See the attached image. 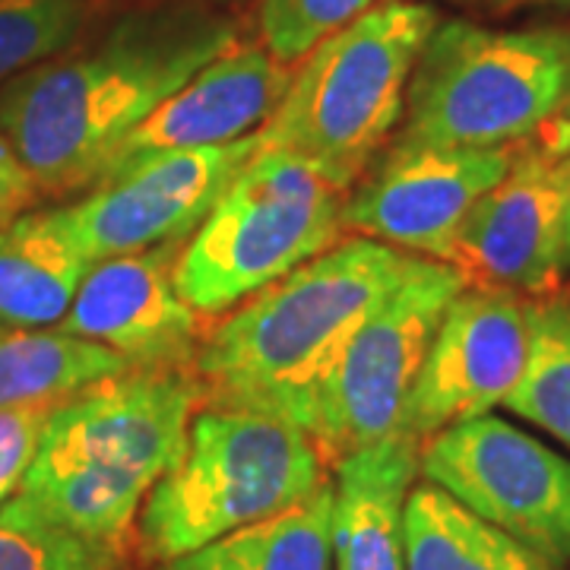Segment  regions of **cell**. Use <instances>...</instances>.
Returning <instances> with one entry per match:
<instances>
[{"label":"cell","mask_w":570,"mask_h":570,"mask_svg":"<svg viewBox=\"0 0 570 570\" xmlns=\"http://www.w3.org/2000/svg\"><path fill=\"white\" fill-rule=\"evenodd\" d=\"M463 288L460 269L409 257L400 283L355 326L317 387L307 438L324 460L340 463L355 450L403 434L409 393L434 330Z\"/></svg>","instance_id":"obj_8"},{"label":"cell","mask_w":570,"mask_h":570,"mask_svg":"<svg viewBox=\"0 0 570 570\" xmlns=\"http://www.w3.org/2000/svg\"><path fill=\"white\" fill-rule=\"evenodd\" d=\"M41 204V190L29 168L17 156L13 142L0 130V232L10 223H17L22 213Z\"/></svg>","instance_id":"obj_26"},{"label":"cell","mask_w":570,"mask_h":570,"mask_svg":"<svg viewBox=\"0 0 570 570\" xmlns=\"http://www.w3.org/2000/svg\"><path fill=\"white\" fill-rule=\"evenodd\" d=\"M127 367L118 352L58 326L10 330L0 333V406L70 396Z\"/></svg>","instance_id":"obj_20"},{"label":"cell","mask_w":570,"mask_h":570,"mask_svg":"<svg viewBox=\"0 0 570 570\" xmlns=\"http://www.w3.org/2000/svg\"><path fill=\"white\" fill-rule=\"evenodd\" d=\"M333 485L302 504L163 561L159 570H333Z\"/></svg>","instance_id":"obj_19"},{"label":"cell","mask_w":570,"mask_h":570,"mask_svg":"<svg viewBox=\"0 0 570 570\" xmlns=\"http://www.w3.org/2000/svg\"><path fill=\"white\" fill-rule=\"evenodd\" d=\"M295 67L276 61L264 45L235 41L171 92L146 121L118 146L111 168L146 153L225 146L257 134L283 102ZM105 171V175H108Z\"/></svg>","instance_id":"obj_15"},{"label":"cell","mask_w":570,"mask_h":570,"mask_svg":"<svg viewBox=\"0 0 570 570\" xmlns=\"http://www.w3.org/2000/svg\"><path fill=\"white\" fill-rule=\"evenodd\" d=\"M105 0H0V86L82 39Z\"/></svg>","instance_id":"obj_22"},{"label":"cell","mask_w":570,"mask_h":570,"mask_svg":"<svg viewBox=\"0 0 570 570\" xmlns=\"http://www.w3.org/2000/svg\"><path fill=\"white\" fill-rule=\"evenodd\" d=\"M374 0H264L257 26L261 45L283 63H295L326 36L362 17Z\"/></svg>","instance_id":"obj_24"},{"label":"cell","mask_w":570,"mask_h":570,"mask_svg":"<svg viewBox=\"0 0 570 570\" xmlns=\"http://www.w3.org/2000/svg\"><path fill=\"white\" fill-rule=\"evenodd\" d=\"M184 242L105 257L89 266L58 330L108 346L130 367L194 371L206 340L204 314L175 288Z\"/></svg>","instance_id":"obj_14"},{"label":"cell","mask_w":570,"mask_h":570,"mask_svg":"<svg viewBox=\"0 0 570 570\" xmlns=\"http://www.w3.org/2000/svg\"><path fill=\"white\" fill-rule=\"evenodd\" d=\"M561 257H564V269H570V171H568V194H564V250H561Z\"/></svg>","instance_id":"obj_28"},{"label":"cell","mask_w":570,"mask_h":570,"mask_svg":"<svg viewBox=\"0 0 570 570\" xmlns=\"http://www.w3.org/2000/svg\"><path fill=\"white\" fill-rule=\"evenodd\" d=\"M200 403L197 374L175 367H127L70 393L0 510L124 551L142 501L181 456Z\"/></svg>","instance_id":"obj_2"},{"label":"cell","mask_w":570,"mask_h":570,"mask_svg":"<svg viewBox=\"0 0 570 570\" xmlns=\"http://www.w3.org/2000/svg\"><path fill=\"white\" fill-rule=\"evenodd\" d=\"M434 26L425 3H371L298 61L283 102L257 130L261 149L292 153L352 190L403 121L409 77Z\"/></svg>","instance_id":"obj_4"},{"label":"cell","mask_w":570,"mask_h":570,"mask_svg":"<svg viewBox=\"0 0 570 570\" xmlns=\"http://www.w3.org/2000/svg\"><path fill=\"white\" fill-rule=\"evenodd\" d=\"M406 570H568L491 527L434 482H415L403 508Z\"/></svg>","instance_id":"obj_18"},{"label":"cell","mask_w":570,"mask_h":570,"mask_svg":"<svg viewBox=\"0 0 570 570\" xmlns=\"http://www.w3.org/2000/svg\"><path fill=\"white\" fill-rule=\"evenodd\" d=\"M324 482V456L302 428L261 409L200 403L181 456L142 501V549L171 561L302 504Z\"/></svg>","instance_id":"obj_5"},{"label":"cell","mask_w":570,"mask_h":570,"mask_svg":"<svg viewBox=\"0 0 570 570\" xmlns=\"http://www.w3.org/2000/svg\"><path fill=\"white\" fill-rule=\"evenodd\" d=\"M89 266L67 206L22 213L0 232V333L61 324Z\"/></svg>","instance_id":"obj_17"},{"label":"cell","mask_w":570,"mask_h":570,"mask_svg":"<svg viewBox=\"0 0 570 570\" xmlns=\"http://www.w3.org/2000/svg\"><path fill=\"white\" fill-rule=\"evenodd\" d=\"M504 409L570 450V292L530 302V362Z\"/></svg>","instance_id":"obj_21"},{"label":"cell","mask_w":570,"mask_h":570,"mask_svg":"<svg viewBox=\"0 0 570 570\" xmlns=\"http://www.w3.org/2000/svg\"><path fill=\"white\" fill-rule=\"evenodd\" d=\"M546 159H568L570 156V80L558 108L542 121V127L527 140Z\"/></svg>","instance_id":"obj_27"},{"label":"cell","mask_w":570,"mask_h":570,"mask_svg":"<svg viewBox=\"0 0 570 570\" xmlns=\"http://www.w3.org/2000/svg\"><path fill=\"white\" fill-rule=\"evenodd\" d=\"M570 159H546L520 142L508 175L485 190L460 225L448 264L466 285L546 298L561 288L564 194Z\"/></svg>","instance_id":"obj_13"},{"label":"cell","mask_w":570,"mask_h":570,"mask_svg":"<svg viewBox=\"0 0 570 570\" xmlns=\"http://www.w3.org/2000/svg\"><path fill=\"white\" fill-rule=\"evenodd\" d=\"M105 3H108V7H111V3H118V0H105Z\"/></svg>","instance_id":"obj_31"},{"label":"cell","mask_w":570,"mask_h":570,"mask_svg":"<svg viewBox=\"0 0 570 570\" xmlns=\"http://www.w3.org/2000/svg\"><path fill=\"white\" fill-rule=\"evenodd\" d=\"M551 3H564V7H570V0H551Z\"/></svg>","instance_id":"obj_30"},{"label":"cell","mask_w":570,"mask_h":570,"mask_svg":"<svg viewBox=\"0 0 570 570\" xmlns=\"http://www.w3.org/2000/svg\"><path fill=\"white\" fill-rule=\"evenodd\" d=\"M0 570H121V551L0 510Z\"/></svg>","instance_id":"obj_23"},{"label":"cell","mask_w":570,"mask_h":570,"mask_svg":"<svg viewBox=\"0 0 570 570\" xmlns=\"http://www.w3.org/2000/svg\"><path fill=\"white\" fill-rule=\"evenodd\" d=\"M520 142L494 149L390 140L352 184L343 232L448 264L472 204L508 175Z\"/></svg>","instance_id":"obj_10"},{"label":"cell","mask_w":570,"mask_h":570,"mask_svg":"<svg viewBox=\"0 0 570 570\" xmlns=\"http://www.w3.org/2000/svg\"><path fill=\"white\" fill-rule=\"evenodd\" d=\"M409 257L400 247L346 235L235 305L206 330L194 362L204 403L261 409L307 434L326 371L400 283Z\"/></svg>","instance_id":"obj_3"},{"label":"cell","mask_w":570,"mask_h":570,"mask_svg":"<svg viewBox=\"0 0 570 570\" xmlns=\"http://www.w3.org/2000/svg\"><path fill=\"white\" fill-rule=\"evenodd\" d=\"M570 80V32L438 22L406 89L393 140L494 149L530 140Z\"/></svg>","instance_id":"obj_6"},{"label":"cell","mask_w":570,"mask_h":570,"mask_svg":"<svg viewBox=\"0 0 570 570\" xmlns=\"http://www.w3.org/2000/svg\"><path fill=\"white\" fill-rule=\"evenodd\" d=\"M491 3H498V7H510V3H517V0H491Z\"/></svg>","instance_id":"obj_29"},{"label":"cell","mask_w":570,"mask_h":570,"mask_svg":"<svg viewBox=\"0 0 570 570\" xmlns=\"http://www.w3.org/2000/svg\"><path fill=\"white\" fill-rule=\"evenodd\" d=\"M419 472L517 542L570 564V456L498 415L422 441Z\"/></svg>","instance_id":"obj_9"},{"label":"cell","mask_w":570,"mask_h":570,"mask_svg":"<svg viewBox=\"0 0 570 570\" xmlns=\"http://www.w3.org/2000/svg\"><path fill=\"white\" fill-rule=\"evenodd\" d=\"M530 302L479 285L450 302L409 393L403 434L428 441L504 406L530 362Z\"/></svg>","instance_id":"obj_12"},{"label":"cell","mask_w":570,"mask_h":570,"mask_svg":"<svg viewBox=\"0 0 570 570\" xmlns=\"http://www.w3.org/2000/svg\"><path fill=\"white\" fill-rule=\"evenodd\" d=\"M348 190L283 149H261L184 242L175 288L219 317L264 285L343 242Z\"/></svg>","instance_id":"obj_7"},{"label":"cell","mask_w":570,"mask_h":570,"mask_svg":"<svg viewBox=\"0 0 570 570\" xmlns=\"http://www.w3.org/2000/svg\"><path fill=\"white\" fill-rule=\"evenodd\" d=\"M257 146V134H250L225 146L146 153L111 168L67 206L86 257L96 264L165 242H187Z\"/></svg>","instance_id":"obj_11"},{"label":"cell","mask_w":570,"mask_h":570,"mask_svg":"<svg viewBox=\"0 0 570 570\" xmlns=\"http://www.w3.org/2000/svg\"><path fill=\"white\" fill-rule=\"evenodd\" d=\"M63 400L67 396L0 406V508L22 485L26 472H29L36 453H39L45 425H48V419L55 415V409L61 406Z\"/></svg>","instance_id":"obj_25"},{"label":"cell","mask_w":570,"mask_h":570,"mask_svg":"<svg viewBox=\"0 0 570 570\" xmlns=\"http://www.w3.org/2000/svg\"><path fill=\"white\" fill-rule=\"evenodd\" d=\"M422 441L393 434L336 463L333 570H406L403 508L419 479Z\"/></svg>","instance_id":"obj_16"},{"label":"cell","mask_w":570,"mask_h":570,"mask_svg":"<svg viewBox=\"0 0 570 570\" xmlns=\"http://www.w3.org/2000/svg\"><path fill=\"white\" fill-rule=\"evenodd\" d=\"M235 41V22L200 7L137 10L99 41L70 45L3 82L0 130L41 197H82L118 146Z\"/></svg>","instance_id":"obj_1"}]
</instances>
